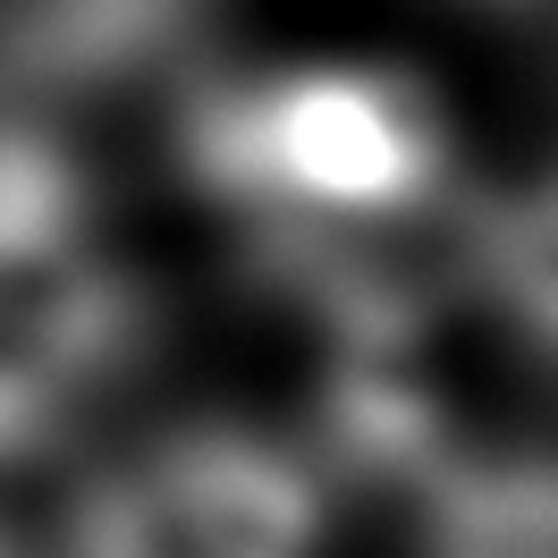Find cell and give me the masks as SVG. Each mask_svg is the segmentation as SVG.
Here are the masks:
<instances>
[{"label":"cell","instance_id":"5b68a950","mask_svg":"<svg viewBox=\"0 0 558 558\" xmlns=\"http://www.w3.org/2000/svg\"><path fill=\"white\" fill-rule=\"evenodd\" d=\"M465 271L524 348L558 364V178L465 211Z\"/></svg>","mask_w":558,"mask_h":558},{"label":"cell","instance_id":"6da1fadb","mask_svg":"<svg viewBox=\"0 0 558 558\" xmlns=\"http://www.w3.org/2000/svg\"><path fill=\"white\" fill-rule=\"evenodd\" d=\"M186 170L238 204L279 263H296L432 220L449 186V128L423 85L389 69H288L195 94Z\"/></svg>","mask_w":558,"mask_h":558},{"label":"cell","instance_id":"8992f818","mask_svg":"<svg viewBox=\"0 0 558 558\" xmlns=\"http://www.w3.org/2000/svg\"><path fill=\"white\" fill-rule=\"evenodd\" d=\"M186 9H195V0H43L35 26L60 60H119V51H136V43L170 35Z\"/></svg>","mask_w":558,"mask_h":558},{"label":"cell","instance_id":"7a4b0ae2","mask_svg":"<svg viewBox=\"0 0 558 558\" xmlns=\"http://www.w3.org/2000/svg\"><path fill=\"white\" fill-rule=\"evenodd\" d=\"M136 288L110 263L85 178L35 136H0V465L43 449L119 373Z\"/></svg>","mask_w":558,"mask_h":558},{"label":"cell","instance_id":"3957f363","mask_svg":"<svg viewBox=\"0 0 558 558\" xmlns=\"http://www.w3.org/2000/svg\"><path fill=\"white\" fill-rule=\"evenodd\" d=\"M330 508L305 457L254 432H170L76 490L60 558H322Z\"/></svg>","mask_w":558,"mask_h":558},{"label":"cell","instance_id":"277c9868","mask_svg":"<svg viewBox=\"0 0 558 558\" xmlns=\"http://www.w3.org/2000/svg\"><path fill=\"white\" fill-rule=\"evenodd\" d=\"M423 558H558V465L449 457L423 499Z\"/></svg>","mask_w":558,"mask_h":558}]
</instances>
